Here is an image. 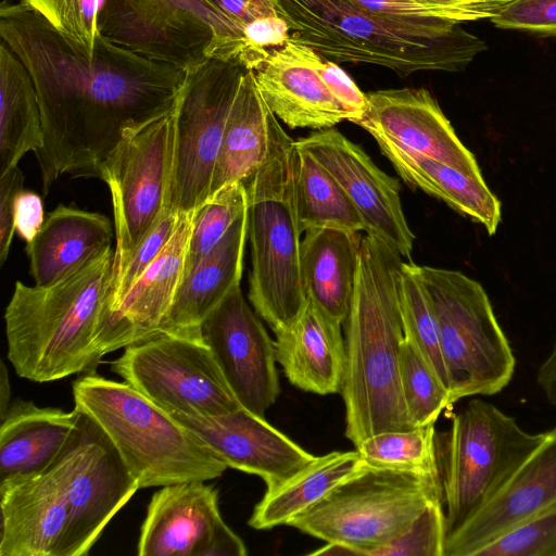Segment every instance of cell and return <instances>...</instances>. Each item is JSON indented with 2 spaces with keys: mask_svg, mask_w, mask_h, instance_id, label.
<instances>
[{
  "mask_svg": "<svg viewBox=\"0 0 556 556\" xmlns=\"http://www.w3.org/2000/svg\"><path fill=\"white\" fill-rule=\"evenodd\" d=\"M194 212L182 214L176 232L119 303L102 313L96 333L101 356L156 336L184 277Z\"/></svg>",
  "mask_w": 556,
  "mask_h": 556,
  "instance_id": "cell-21",
  "label": "cell"
},
{
  "mask_svg": "<svg viewBox=\"0 0 556 556\" xmlns=\"http://www.w3.org/2000/svg\"><path fill=\"white\" fill-rule=\"evenodd\" d=\"M0 556H75L66 504L51 477L0 482Z\"/></svg>",
  "mask_w": 556,
  "mask_h": 556,
  "instance_id": "cell-23",
  "label": "cell"
},
{
  "mask_svg": "<svg viewBox=\"0 0 556 556\" xmlns=\"http://www.w3.org/2000/svg\"><path fill=\"white\" fill-rule=\"evenodd\" d=\"M177 102L166 114L127 132L100 169L114 213L112 282L168 210Z\"/></svg>",
  "mask_w": 556,
  "mask_h": 556,
  "instance_id": "cell-11",
  "label": "cell"
},
{
  "mask_svg": "<svg viewBox=\"0 0 556 556\" xmlns=\"http://www.w3.org/2000/svg\"><path fill=\"white\" fill-rule=\"evenodd\" d=\"M0 36L36 89L43 144L35 154L45 195L61 175L100 178L127 132L175 106L188 74L102 35L88 56L21 1H2Z\"/></svg>",
  "mask_w": 556,
  "mask_h": 556,
  "instance_id": "cell-1",
  "label": "cell"
},
{
  "mask_svg": "<svg viewBox=\"0 0 556 556\" xmlns=\"http://www.w3.org/2000/svg\"><path fill=\"white\" fill-rule=\"evenodd\" d=\"M268 112L253 71L247 70L229 111L207 200L258 167L267 148Z\"/></svg>",
  "mask_w": 556,
  "mask_h": 556,
  "instance_id": "cell-30",
  "label": "cell"
},
{
  "mask_svg": "<svg viewBox=\"0 0 556 556\" xmlns=\"http://www.w3.org/2000/svg\"><path fill=\"white\" fill-rule=\"evenodd\" d=\"M75 407L109 435L139 488L223 476L227 465L190 429L127 382L86 374L73 383Z\"/></svg>",
  "mask_w": 556,
  "mask_h": 556,
  "instance_id": "cell-6",
  "label": "cell"
},
{
  "mask_svg": "<svg viewBox=\"0 0 556 556\" xmlns=\"http://www.w3.org/2000/svg\"><path fill=\"white\" fill-rule=\"evenodd\" d=\"M365 466L366 463L357 450L315 456L286 481L266 490L253 509L249 526L257 530H268L288 525L293 517L313 506Z\"/></svg>",
  "mask_w": 556,
  "mask_h": 556,
  "instance_id": "cell-31",
  "label": "cell"
},
{
  "mask_svg": "<svg viewBox=\"0 0 556 556\" xmlns=\"http://www.w3.org/2000/svg\"><path fill=\"white\" fill-rule=\"evenodd\" d=\"M43 471L68 509L75 556L89 553L105 526L140 489L109 435L81 409L65 446Z\"/></svg>",
  "mask_w": 556,
  "mask_h": 556,
  "instance_id": "cell-14",
  "label": "cell"
},
{
  "mask_svg": "<svg viewBox=\"0 0 556 556\" xmlns=\"http://www.w3.org/2000/svg\"><path fill=\"white\" fill-rule=\"evenodd\" d=\"M473 556H556V503L500 534Z\"/></svg>",
  "mask_w": 556,
  "mask_h": 556,
  "instance_id": "cell-39",
  "label": "cell"
},
{
  "mask_svg": "<svg viewBox=\"0 0 556 556\" xmlns=\"http://www.w3.org/2000/svg\"><path fill=\"white\" fill-rule=\"evenodd\" d=\"M296 151V142L269 110L265 155L243 184L252 264L248 296L275 333L291 326L307 301L295 198Z\"/></svg>",
  "mask_w": 556,
  "mask_h": 556,
  "instance_id": "cell-5",
  "label": "cell"
},
{
  "mask_svg": "<svg viewBox=\"0 0 556 556\" xmlns=\"http://www.w3.org/2000/svg\"><path fill=\"white\" fill-rule=\"evenodd\" d=\"M79 409L65 412L16 400L0 425V482L43 471L77 426Z\"/></svg>",
  "mask_w": 556,
  "mask_h": 556,
  "instance_id": "cell-26",
  "label": "cell"
},
{
  "mask_svg": "<svg viewBox=\"0 0 556 556\" xmlns=\"http://www.w3.org/2000/svg\"><path fill=\"white\" fill-rule=\"evenodd\" d=\"M446 518L443 501L431 503L399 536L370 556H444Z\"/></svg>",
  "mask_w": 556,
  "mask_h": 556,
  "instance_id": "cell-40",
  "label": "cell"
},
{
  "mask_svg": "<svg viewBox=\"0 0 556 556\" xmlns=\"http://www.w3.org/2000/svg\"><path fill=\"white\" fill-rule=\"evenodd\" d=\"M378 15L418 26L460 24L450 11L419 0H351Z\"/></svg>",
  "mask_w": 556,
  "mask_h": 556,
  "instance_id": "cell-44",
  "label": "cell"
},
{
  "mask_svg": "<svg viewBox=\"0 0 556 556\" xmlns=\"http://www.w3.org/2000/svg\"><path fill=\"white\" fill-rule=\"evenodd\" d=\"M399 302L404 337L417 346L451 393L435 311L417 265L413 262L402 263Z\"/></svg>",
  "mask_w": 556,
  "mask_h": 556,
  "instance_id": "cell-34",
  "label": "cell"
},
{
  "mask_svg": "<svg viewBox=\"0 0 556 556\" xmlns=\"http://www.w3.org/2000/svg\"><path fill=\"white\" fill-rule=\"evenodd\" d=\"M247 205L245 186L239 181L225 186L194 211L184 277L219 243L229 228L247 212Z\"/></svg>",
  "mask_w": 556,
  "mask_h": 556,
  "instance_id": "cell-37",
  "label": "cell"
},
{
  "mask_svg": "<svg viewBox=\"0 0 556 556\" xmlns=\"http://www.w3.org/2000/svg\"><path fill=\"white\" fill-rule=\"evenodd\" d=\"M11 388L8 368L3 362H1L0 369V420L5 416L10 407Z\"/></svg>",
  "mask_w": 556,
  "mask_h": 556,
  "instance_id": "cell-50",
  "label": "cell"
},
{
  "mask_svg": "<svg viewBox=\"0 0 556 556\" xmlns=\"http://www.w3.org/2000/svg\"><path fill=\"white\" fill-rule=\"evenodd\" d=\"M296 142V141H295ZM295 198L300 227H337L365 231L356 207L333 176L296 143Z\"/></svg>",
  "mask_w": 556,
  "mask_h": 556,
  "instance_id": "cell-33",
  "label": "cell"
},
{
  "mask_svg": "<svg viewBox=\"0 0 556 556\" xmlns=\"http://www.w3.org/2000/svg\"><path fill=\"white\" fill-rule=\"evenodd\" d=\"M536 382L547 402L556 407V340L538 369Z\"/></svg>",
  "mask_w": 556,
  "mask_h": 556,
  "instance_id": "cell-49",
  "label": "cell"
},
{
  "mask_svg": "<svg viewBox=\"0 0 556 556\" xmlns=\"http://www.w3.org/2000/svg\"><path fill=\"white\" fill-rule=\"evenodd\" d=\"M304 232L301 270L306 295L343 324L352 304L363 236L337 227Z\"/></svg>",
  "mask_w": 556,
  "mask_h": 556,
  "instance_id": "cell-28",
  "label": "cell"
},
{
  "mask_svg": "<svg viewBox=\"0 0 556 556\" xmlns=\"http://www.w3.org/2000/svg\"><path fill=\"white\" fill-rule=\"evenodd\" d=\"M111 368L166 412L217 416L242 407L203 339L160 333L126 346Z\"/></svg>",
  "mask_w": 556,
  "mask_h": 556,
  "instance_id": "cell-13",
  "label": "cell"
},
{
  "mask_svg": "<svg viewBox=\"0 0 556 556\" xmlns=\"http://www.w3.org/2000/svg\"><path fill=\"white\" fill-rule=\"evenodd\" d=\"M453 403L494 395L511 381L516 358L483 287L465 274L425 265Z\"/></svg>",
  "mask_w": 556,
  "mask_h": 556,
  "instance_id": "cell-9",
  "label": "cell"
},
{
  "mask_svg": "<svg viewBox=\"0 0 556 556\" xmlns=\"http://www.w3.org/2000/svg\"><path fill=\"white\" fill-rule=\"evenodd\" d=\"M245 71L236 62L212 58L188 72L176 108L169 211L188 214L207 201L229 111Z\"/></svg>",
  "mask_w": 556,
  "mask_h": 556,
  "instance_id": "cell-12",
  "label": "cell"
},
{
  "mask_svg": "<svg viewBox=\"0 0 556 556\" xmlns=\"http://www.w3.org/2000/svg\"><path fill=\"white\" fill-rule=\"evenodd\" d=\"M24 174L18 166L0 174V265H3L8 258L15 233V199L24 189Z\"/></svg>",
  "mask_w": 556,
  "mask_h": 556,
  "instance_id": "cell-45",
  "label": "cell"
},
{
  "mask_svg": "<svg viewBox=\"0 0 556 556\" xmlns=\"http://www.w3.org/2000/svg\"><path fill=\"white\" fill-rule=\"evenodd\" d=\"M43 144L40 108L34 83L13 51L0 45V174L17 166Z\"/></svg>",
  "mask_w": 556,
  "mask_h": 556,
  "instance_id": "cell-32",
  "label": "cell"
},
{
  "mask_svg": "<svg viewBox=\"0 0 556 556\" xmlns=\"http://www.w3.org/2000/svg\"><path fill=\"white\" fill-rule=\"evenodd\" d=\"M556 503V425L496 496L445 539L444 556H473L490 541Z\"/></svg>",
  "mask_w": 556,
  "mask_h": 556,
  "instance_id": "cell-22",
  "label": "cell"
},
{
  "mask_svg": "<svg viewBox=\"0 0 556 556\" xmlns=\"http://www.w3.org/2000/svg\"><path fill=\"white\" fill-rule=\"evenodd\" d=\"M247 239L245 212L182 278L160 333L203 339L201 326L205 318L240 286Z\"/></svg>",
  "mask_w": 556,
  "mask_h": 556,
  "instance_id": "cell-25",
  "label": "cell"
},
{
  "mask_svg": "<svg viewBox=\"0 0 556 556\" xmlns=\"http://www.w3.org/2000/svg\"><path fill=\"white\" fill-rule=\"evenodd\" d=\"M377 143L404 181L482 225L490 236L495 235L502 219L501 202L483 177L470 176L442 162L384 142Z\"/></svg>",
  "mask_w": 556,
  "mask_h": 556,
  "instance_id": "cell-29",
  "label": "cell"
},
{
  "mask_svg": "<svg viewBox=\"0 0 556 556\" xmlns=\"http://www.w3.org/2000/svg\"><path fill=\"white\" fill-rule=\"evenodd\" d=\"M205 481L165 485L149 503L138 541L140 556H245L225 523L218 491Z\"/></svg>",
  "mask_w": 556,
  "mask_h": 556,
  "instance_id": "cell-15",
  "label": "cell"
},
{
  "mask_svg": "<svg viewBox=\"0 0 556 556\" xmlns=\"http://www.w3.org/2000/svg\"><path fill=\"white\" fill-rule=\"evenodd\" d=\"M113 257L110 245L50 285L15 282L4 320L8 359L17 376L50 382L94 372L102 357L94 340Z\"/></svg>",
  "mask_w": 556,
  "mask_h": 556,
  "instance_id": "cell-3",
  "label": "cell"
},
{
  "mask_svg": "<svg viewBox=\"0 0 556 556\" xmlns=\"http://www.w3.org/2000/svg\"><path fill=\"white\" fill-rule=\"evenodd\" d=\"M291 38L288 23L280 15L254 20L243 27L244 50L239 64L254 71L270 50L282 47Z\"/></svg>",
  "mask_w": 556,
  "mask_h": 556,
  "instance_id": "cell-43",
  "label": "cell"
},
{
  "mask_svg": "<svg viewBox=\"0 0 556 556\" xmlns=\"http://www.w3.org/2000/svg\"><path fill=\"white\" fill-rule=\"evenodd\" d=\"M166 413L199 437L228 467L261 477L266 490L282 483L315 457L244 407L217 416Z\"/></svg>",
  "mask_w": 556,
  "mask_h": 556,
  "instance_id": "cell-19",
  "label": "cell"
},
{
  "mask_svg": "<svg viewBox=\"0 0 556 556\" xmlns=\"http://www.w3.org/2000/svg\"><path fill=\"white\" fill-rule=\"evenodd\" d=\"M111 220L100 213L59 204L26 243L29 273L37 286L50 285L111 245Z\"/></svg>",
  "mask_w": 556,
  "mask_h": 556,
  "instance_id": "cell-27",
  "label": "cell"
},
{
  "mask_svg": "<svg viewBox=\"0 0 556 556\" xmlns=\"http://www.w3.org/2000/svg\"><path fill=\"white\" fill-rule=\"evenodd\" d=\"M355 447L368 466L440 476L434 424L379 432Z\"/></svg>",
  "mask_w": 556,
  "mask_h": 556,
  "instance_id": "cell-35",
  "label": "cell"
},
{
  "mask_svg": "<svg viewBox=\"0 0 556 556\" xmlns=\"http://www.w3.org/2000/svg\"><path fill=\"white\" fill-rule=\"evenodd\" d=\"M491 22L498 28L556 37V0H508Z\"/></svg>",
  "mask_w": 556,
  "mask_h": 556,
  "instance_id": "cell-42",
  "label": "cell"
},
{
  "mask_svg": "<svg viewBox=\"0 0 556 556\" xmlns=\"http://www.w3.org/2000/svg\"><path fill=\"white\" fill-rule=\"evenodd\" d=\"M453 13L458 22L492 18L508 0H419Z\"/></svg>",
  "mask_w": 556,
  "mask_h": 556,
  "instance_id": "cell-48",
  "label": "cell"
},
{
  "mask_svg": "<svg viewBox=\"0 0 556 556\" xmlns=\"http://www.w3.org/2000/svg\"><path fill=\"white\" fill-rule=\"evenodd\" d=\"M439 500L443 501L440 476L366 465L288 526L345 545L356 556H370Z\"/></svg>",
  "mask_w": 556,
  "mask_h": 556,
  "instance_id": "cell-7",
  "label": "cell"
},
{
  "mask_svg": "<svg viewBox=\"0 0 556 556\" xmlns=\"http://www.w3.org/2000/svg\"><path fill=\"white\" fill-rule=\"evenodd\" d=\"M99 31L146 59L192 72L215 58L239 64L243 29L208 0H103Z\"/></svg>",
  "mask_w": 556,
  "mask_h": 556,
  "instance_id": "cell-10",
  "label": "cell"
},
{
  "mask_svg": "<svg viewBox=\"0 0 556 556\" xmlns=\"http://www.w3.org/2000/svg\"><path fill=\"white\" fill-rule=\"evenodd\" d=\"M311 555H326V556H340V555H354L353 551L345 545L337 543H327L319 549L311 553Z\"/></svg>",
  "mask_w": 556,
  "mask_h": 556,
  "instance_id": "cell-51",
  "label": "cell"
},
{
  "mask_svg": "<svg viewBox=\"0 0 556 556\" xmlns=\"http://www.w3.org/2000/svg\"><path fill=\"white\" fill-rule=\"evenodd\" d=\"M222 14L242 29L250 22L279 15L273 0H208Z\"/></svg>",
  "mask_w": 556,
  "mask_h": 556,
  "instance_id": "cell-47",
  "label": "cell"
},
{
  "mask_svg": "<svg viewBox=\"0 0 556 556\" xmlns=\"http://www.w3.org/2000/svg\"><path fill=\"white\" fill-rule=\"evenodd\" d=\"M45 218L42 198L36 192L22 189L15 199V232L27 243L39 232Z\"/></svg>",
  "mask_w": 556,
  "mask_h": 556,
  "instance_id": "cell-46",
  "label": "cell"
},
{
  "mask_svg": "<svg viewBox=\"0 0 556 556\" xmlns=\"http://www.w3.org/2000/svg\"><path fill=\"white\" fill-rule=\"evenodd\" d=\"M181 216L169 210L165 211L156 226L134 251L121 275L112 282L102 313L113 309L156 258L176 232Z\"/></svg>",
  "mask_w": 556,
  "mask_h": 556,
  "instance_id": "cell-41",
  "label": "cell"
},
{
  "mask_svg": "<svg viewBox=\"0 0 556 556\" xmlns=\"http://www.w3.org/2000/svg\"><path fill=\"white\" fill-rule=\"evenodd\" d=\"M494 404L475 399L437 437L446 535L483 509L543 441Z\"/></svg>",
  "mask_w": 556,
  "mask_h": 556,
  "instance_id": "cell-8",
  "label": "cell"
},
{
  "mask_svg": "<svg viewBox=\"0 0 556 556\" xmlns=\"http://www.w3.org/2000/svg\"><path fill=\"white\" fill-rule=\"evenodd\" d=\"M201 330L240 405L264 417L280 392L274 341L240 286L205 318Z\"/></svg>",
  "mask_w": 556,
  "mask_h": 556,
  "instance_id": "cell-16",
  "label": "cell"
},
{
  "mask_svg": "<svg viewBox=\"0 0 556 556\" xmlns=\"http://www.w3.org/2000/svg\"><path fill=\"white\" fill-rule=\"evenodd\" d=\"M400 384L413 428L435 424L440 414L454 404L447 388L405 337L400 350Z\"/></svg>",
  "mask_w": 556,
  "mask_h": 556,
  "instance_id": "cell-36",
  "label": "cell"
},
{
  "mask_svg": "<svg viewBox=\"0 0 556 556\" xmlns=\"http://www.w3.org/2000/svg\"><path fill=\"white\" fill-rule=\"evenodd\" d=\"M367 109L357 125L377 142L421 154L482 177L475 155L456 135L437 100L425 88L366 92Z\"/></svg>",
  "mask_w": 556,
  "mask_h": 556,
  "instance_id": "cell-18",
  "label": "cell"
},
{
  "mask_svg": "<svg viewBox=\"0 0 556 556\" xmlns=\"http://www.w3.org/2000/svg\"><path fill=\"white\" fill-rule=\"evenodd\" d=\"M402 263L382 240L363 236L352 304L343 323L345 369L340 390L345 437L355 446L379 432L413 428L400 384Z\"/></svg>",
  "mask_w": 556,
  "mask_h": 556,
  "instance_id": "cell-2",
  "label": "cell"
},
{
  "mask_svg": "<svg viewBox=\"0 0 556 556\" xmlns=\"http://www.w3.org/2000/svg\"><path fill=\"white\" fill-rule=\"evenodd\" d=\"M52 25L76 50L92 56L103 0H20Z\"/></svg>",
  "mask_w": 556,
  "mask_h": 556,
  "instance_id": "cell-38",
  "label": "cell"
},
{
  "mask_svg": "<svg viewBox=\"0 0 556 556\" xmlns=\"http://www.w3.org/2000/svg\"><path fill=\"white\" fill-rule=\"evenodd\" d=\"M291 38L336 63L387 67L401 77L459 72L485 43L460 24L418 26L372 13L351 0H273Z\"/></svg>",
  "mask_w": 556,
  "mask_h": 556,
  "instance_id": "cell-4",
  "label": "cell"
},
{
  "mask_svg": "<svg viewBox=\"0 0 556 556\" xmlns=\"http://www.w3.org/2000/svg\"><path fill=\"white\" fill-rule=\"evenodd\" d=\"M296 143L338 181L359 213L366 233L410 258L415 236L402 207L399 180L334 128L317 130Z\"/></svg>",
  "mask_w": 556,
  "mask_h": 556,
  "instance_id": "cell-17",
  "label": "cell"
},
{
  "mask_svg": "<svg viewBox=\"0 0 556 556\" xmlns=\"http://www.w3.org/2000/svg\"><path fill=\"white\" fill-rule=\"evenodd\" d=\"M342 323L307 298L294 323L276 332V362L294 387L319 395L340 393L345 369Z\"/></svg>",
  "mask_w": 556,
  "mask_h": 556,
  "instance_id": "cell-24",
  "label": "cell"
},
{
  "mask_svg": "<svg viewBox=\"0 0 556 556\" xmlns=\"http://www.w3.org/2000/svg\"><path fill=\"white\" fill-rule=\"evenodd\" d=\"M327 58L290 38L253 71L269 110L290 128L328 129L350 121L326 79Z\"/></svg>",
  "mask_w": 556,
  "mask_h": 556,
  "instance_id": "cell-20",
  "label": "cell"
}]
</instances>
